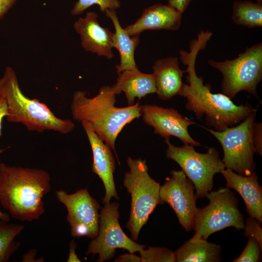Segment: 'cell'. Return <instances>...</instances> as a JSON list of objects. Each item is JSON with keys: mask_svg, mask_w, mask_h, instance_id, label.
<instances>
[{"mask_svg": "<svg viewBox=\"0 0 262 262\" xmlns=\"http://www.w3.org/2000/svg\"><path fill=\"white\" fill-rule=\"evenodd\" d=\"M213 33L209 31H201L197 38L190 44L189 51L180 50V58L187 66L185 73L188 83H184L178 95L185 98L186 109L193 112L196 118L201 119L205 115L207 126L214 131H221L226 128L240 123L252 112L257 111L248 103L235 104L227 96L213 93L210 84L203 83L202 77L196 73L195 64L199 50L205 48Z\"/></svg>", "mask_w": 262, "mask_h": 262, "instance_id": "obj_1", "label": "cell"}, {"mask_svg": "<svg viewBox=\"0 0 262 262\" xmlns=\"http://www.w3.org/2000/svg\"><path fill=\"white\" fill-rule=\"evenodd\" d=\"M50 181L43 169L0 162V204L16 220H37L45 212L43 198L50 191Z\"/></svg>", "mask_w": 262, "mask_h": 262, "instance_id": "obj_2", "label": "cell"}, {"mask_svg": "<svg viewBox=\"0 0 262 262\" xmlns=\"http://www.w3.org/2000/svg\"><path fill=\"white\" fill-rule=\"evenodd\" d=\"M86 91H75L70 104L73 119L88 123L93 131L115 153L117 137L124 127L141 116V106L137 102L125 107L115 105L116 95L112 86L101 87L92 98Z\"/></svg>", "mask_w": 262, "mask_h": 262, "instance_id": "obj_3", "label": "cell"}, {"mask_svg": "<svg viewBox=\"0 0 262 262\" xmlns=\"http://www.w3.org/2000/svg\"><path fill=\"white\" fill-rule=\"evenodd\" d=\"M0 97L4 98L7 104V120L21 123L29 131H52L66 134L75 127L71 120L57 117L45 103L25 96L20 88L16 72L11 67L5 68L0 78Z\"/></svg>", "mask_w": 262, "mask_h": 262, "instance_id": "obj_4", "label": "cell"}, {"mask_svg": "<svg viewBox=\"0 0 262 262\" xmlns=\"http://www.w3.org/2000/svg\"><path fill=\"white\" fill-rule=\"evenodd\" d=\"M127 164L129 171L124 175L123 186L131 195V206L126 227L136 242L150 214L157 205L164 203L160 197L161 185L149 176L146 161L128 157Z\"/></svg>", "mask_w": 262, "mask_h": 262, "instance_id": "obj_5", "label": "cell"}, {"mask_svg": "<svg viewBox=\"0 0 262 262\" xmlns=\"http://www.w3.org/2000/svg\"><path fill=\"white\" fill-rule=\"evenodd\" d=\"M209 65L223 75L221 93L233 99L240 91H246L258 98L257 86L262 80V43L247 48L233 60L216 62Z\"/></svg>", "mask_w": 262, "mask_h": 262, "instance_id": "obj_6", "label": "cell"}, {"mask_svg": "<svg viewBox=\"0 0 262 262\" xmlns=\"http://www.w3.org/2000/svg\"><path fill=\"white\" fill-rule=\"evenodd\" d=\"M165 142L167 158L176 162L192 182L197 198L206 197L212 190L214 175L225 168L219 152L214 147H210L206 153H199L191 145L176 146L169 138H165Z\"/></svg>", "mask_w": 262, "mask_h": 262, "instance_id": "obj_7", "label": "cell"}, {"mask_svg": "<svg viewBox=\"0 0 262 262\" xmlns=\"http://www.w3.org/2000/svg\"><path fill=\"white\" fill-rule=\"evenodd\" d=\"M209 204L197 209L193 229L207 239L212 234L226 228L243 229L245 220L238 205L235 193L226 187L211 191L206 195Z\"/></svg>", "mask_w": 262, "mask_h": 262, "instance_id": "obj_8", "label": "cell"}, {"mask_svg": "<svg viewBox=\"0 0 262 262\" xmlns=\"http://www.w3.org/2000/svg\"><path fill=\"white\" fill-rule=\"evenodd\" d=\"M256 113L257 111L252 112L237 126L221 131L205 128L220 142L223 150L222 161L225 168L243 176L255 171L252 129Z\"/></svg>", "mask_w": 262, "mask_h": 262, "instance_id": "obj_9", "label": "cell"}, {"mask_svg": "<svg viewBox=\"0 0 262 262\" xmlns=\"http://www.w3.org/2000/svg\"><path fill=\"white\" fill-rule=\"evenodd\" d=\"M104 204L99 213L98 235L89 243L86 255H98L97 261L104 262L114 257L116 249H125L133 253L139 252L147 247L136 243L122 230L119 222V203L113 202Z\"/></svg>", "mask_w": 262, "mask_h": 262, "instance_id": "obj_10", "label": "cell"}, {"mask_svg": "<svg viewBox=\"0 0 262 262\" xmlns=\"http://www.w3.org/2000/svg\"><path fill=\"white\" fill-rule=\"evenodd\" d=\"M57 200L66 208V220L73 237L86 236L93 239L98 231L100 205L89 194L87 188L68 194L60 189L55 192Z\"/></svg>", "mask_w": 262, "mask_h": 262, "instance_id": "obj_11", "label": "cell"}, {"mask_svg": "<svg viewBox=\"0 0 262 262\" xmlns=\"http://www.w3.org/2000/svg\"><path fill=\"white\" fill-rule=\"evenodd\" d=\"M160 186V197L173 210L180 224L189 232L193 229L197 208L195 188L182 170H173Z\"/></svg>", "mask_w": 262, "mask_h": 262, "instance_id": "obj_12", "label": "cell"}, {"mask_svg": "<svg viewBox=\"0 0 262 262\" xmlns=\"http://www.w3.org/2000/svg\"><path fill=\"white\" fill-rule=\"evenodd\" d=\"M141 115L144 122L152 127L154 133L164 138L175 136L184 144L199 147L200 143L189 133L188 128L195 122L182 115L173 108H164L154 104L141 106Z\"/></svg>", "mask_w": 262, "mask_h": 262, "instance_id": "obj_13", "label": "cell"}, {"mask_svg": "<svg viewBox=\"0 0 262 262\" xmlns=\"http://www.w3.org/2000/svg\"><path fill=\"white\" fill-rule=\"evenodd\" d=\"M88 138L93 154L92 172L101 180L105 188L103 204L110 202L112 197L119 199L115 184L114 173L115 161L111 148L85 122L81 123Z\"/></svg>", "mask_w": 262, "mask_h": 262, "instance_id": "obj_14", "label": "cell"}, {"mask_svg": "<svg viewBox=\"0 0 262 262\" xmlns=\"http://www.w3.org/2000/svg\"><path fill=\"white\" fill-rule=\"evenodd\" d=\"M98 15L94 12H86L83 17L75 21L74 28L80 35L81 45L86 51L111 59L114 33L102 27L98 23Z\"/></svg>", "mask_w": 262, "mask_h": 262, "instance_id": "obj_15", "label": "cell"}, {"mask_svg": "<svg viewBox=\"0 0 262 262\" xmlns=\"http://www.w3.org/2000/svg\"><path fill=\"white\" fill-rule=\"evenodd\" d=\"M181 15L168 4H155L145 9L140 17L124 29L131 36L146 30L176 31L180 26Z\"/></svg>", "mask_w": 262, "mask_h": 262, "instance_id": "obj_16", "label": "cell"}, {"mask_svg": "<svg viewBox=\"0 0 262 262\" xmlns=\"http://www.w3.org/2000/svg\"><path fill=\"white\" fill-rule=\"evenodd\" d=\"M220 173L225 178L227 187L234 189L244 199L250 217L262 222V189L255 171L247 176L239 175L225 168Z\"/></svg>", "mask_w": 262, "mask_h": 262, "instance_id": "obj_17", "label": "cell"}, {"mask_svg": "<svg viewBox=\"0 0 262 262\" xmlns=\"http://www.w3.org/2000/svg\"><path fill=\"white\" fill-rule=\"evenodd\" d=\"M156 92L162 100L178 95L184 83L182 78L185 70L179 67L177 57H169L157 60L152 66Z\"/></svg>", "mask_w": 262, "mask_h": 262, "instance_id": "obj_18", "label": "cell"}, {"mask_svg": "<svg viewBox=\"0 0 262 262\" xmlns=\"http://www.w3.org/2000/svg\"><path fill=\"white\" fill-rule=\"evenodd\" d=\"M117 74L116 82L112 87L116 95L122 92L124 93L128 106L133 105L136 98L140 99L148 94L156 92L153 73H143L136 67Z\"/></svg>", "mask_w": 262, "mask_h": 262, "instance_id": "obj_19", "label": "cell"}, {"mask_svg": "<svg viewBox=\"0 0 262 262\" xmlns=\"http://www.w3.org/2000/svg\"><path fill=\"white\" fill-rule=\"evenodd\" d=\"M105 15L112 21L115 30L113 41V48L118 51L120 61L115 66L117 74L137 67L134 59L135 50L139 44V35L131 36L123 28L119 21L115 10L107 9Z\"/></svg>", "mask_w": 262, "mask_h": 262, "instance_id": "obj_20", "label": "cell"}, {"mask_svg": "<svg viewBox=\"0 0 262 262\" xmlns=\"http://www.w3.org/2000/svg\"><path fill=\"white\" fill-rule=\"evenodd\" d=\"M221 247L195 233L174 252L176 262H219Z\"/></svg>", "mask_w": 262, "mask_h": 262, "instance_id": "obj_21", "label": "cell"}, {"mask_svg": "<svg viewBox=\"0 0 262 262\" xmlns=\"http://www.w3.org/2000/svg\"><path fill=\"white\" fill-rule=\"evenodd\" d=\"M232 20L236 24L250 28L262 26V2L235 1Z\"/></svg>", "mask_w": 262, "mask_h": 262, "instance_id": "obj_22", "label": "cell"}, {"mask_svg": "<svg viewBox=\"0 0 262 262\" xmlns=\"http://www.w3.org/2000/svg\"><path fill=\"white\" fill-rule=\"evenodd\" d=\"M24 228L23 225L0 220V262L9 261L12 255L18 249L20 244L15 239Z\"/></svg>", "mask_w": 262, "mask_h": 262, "instance_id": "obj_23", "label": "cell"}, {"mask_svg": "<svg viewBox=\"0 0 262 262\" xmlns=\"http://www.w3.org/2000/svg\"><path fill=\"white\" fill-rule=\"evenodd\" d=\"M139 253L141 262H176L174 252L166 247L149 246Z\"/></svg>", "mask_w": 262, "mask_h": 262, "instance_id": "obj_24", "label": "cell"}, {"mask_svg": "<svg viewBox=\"0 0 262 262\" xmlns=\"http://www.w3.org/2000/svg\"><path fill=\"white\" fill-rule=\"evenodd\" d=\"M97 4L99 10L103 13L107 9L117 10L120 7L121 3L118 0H78L72 8V15H80L90 6Z\"/></svg>", "mask_w": 262, "mask_h": 262, "instance_id": "obj_25", "label": "cell"}, {"mask_svg": "<svg viewBox=\"0 0 262 262\" xmlns=\"http://www.w3.org/2000/svg\"><path fill=\"white\" fill-rule=\"evenodd\" d=\"M262 248L258 242L252 237H248L247 243L241 254L233 262H258L261 261Z\"/></svg>", "mask_w": 262, "mask_h": 262, "instance_id": "obj_26", "label": "cell"}, {"mask_svg": "<svg viewBox=\"0 0 262 262\" xmlns=\"http://www.w3.org/2000/svg\"><path fill=\"white\" fill-rule=\"evenodd\" d=\"M260 221L250 217L245 221L244 236L254 238L258 242L262 249V229Z\"/></svg>", "mask_w": 262, "mask_h": 262, "instance_id": "obj_27", "label": "cell"}, {"mask_svg": "<svg viewBox=\"0 0 262 262\" xmlns=\"http://www.w3.org/2000/svg\"><path fill=\"white\" fill-rule=\"evenodd\" d=\"M252 140L255 152L262 155V123H255L253 125Z\"/></svg>", "mask_w": 262, "mask_h": 262, "instance_id": "obj_28", "label": "cell"}, {"mask_svg": "<svg viewBox=\"0 0 262 262\" xmlns=\"http://www.w3.org/2000/svg\"><path fill=\"white\" fill-rule=\"evenodd\" d=\"M192 0H168V4L182 14L188 7Z\"/></svg>", "mask_w": 262, "mask_h": 262, "instance_id": "obj_29", "label": "cell"}, {"mask_svg": "<svg viewBox=\"0 0 262 262\" xmlns=\"http://www.w3.org/2000/svg\"><path fill=\"white\" fill-rule=\"evenodd\" d=\"M7 115V106L4 98L0 97V136L2 135V123L3 118ZM4 149L0 148V154L4 151Z\"/></svg>", "mask_w": 262, "mask_h": 262, "instance_id": "obj_30", "label": "cell"}, {"mask_svg": "<svg viewBox=\"0 0 262 262\" xmlns=\"http://www.w3.org/2000/svg\"><path fill=\"white\" fill-rule=\"evenodd\" d=\"M115 262H141V258L133 253H126L119 256Z\"/></svg>", "mask_w": 262, "mask_h": 262, "instance_id": "obj_31", "label": "cell"}, {"mask_svg": "<svg viewBox=\"0 0 262 262\" xmlns=\"http://www.w3.org/2000/svg\"><path fill=\"white\" fill-rule=\"evenodd\" d=\"M17 0H0V18H2Z\"/></svg>", "mask_w": 262, "mask_h": 262, "instance_id": "obj_32", "label": "cell"}, {"mask_svg": "<svg viewBox=\"0 0 262 262\" xmlns=\"http://www.w3.org/2000/svg\"><path fill=\"white\" fill-rule=\"evenodd\" d=\"M77 245L76 243L71 240L69 243V254L67 260V262H81V261L78 257L76 253V248Z\"/></svg>", "mask_w": 262, "mask_h": 262, "instance_id": "obj_33", "label": "cell"}, {"mask_svg": "<svg viewBox=\"0 0 262 262\" xmlns=\"http://www.w3.org/2000/svg\"><path fill=\"white\" fill-rule=\"evenodd\" d=\"M37 250L35 249H31L27 253L25 254L22 257V262H36L34 257L37 254Z\"/></svg>", "mask_w": 262, "mask_h": 262, "instance_id": "obj_34", "label": "cell"}, {"mask_svg": "<svg viewBox=\"0 0 262 262\" xmlns=\"http://www.w3.org/2000/svg\"><path fill=\"white\" fill-rule=\"evenodd\" d=\"M10 219V215H9V214L0 210V220H4L5 221H9Z\"/></svg>", "mask_w": 262, "mask_h": 262, "instance_id": "obj_35", "label": "cell"}, {"mask_svg": "<svg viewBox=\"0 0 262 262\" xmlns=\"http://www.w3.org/2000/svg\"><path fill=\"white\" fill-rule=\"evenodd\" d=\"M257 1H258V2H262V0H256Z\"/></svg>", "mask_w": 262, "mask_h": 262, "instance_id": "obj_36", "label": "cell"}]
</instances>
